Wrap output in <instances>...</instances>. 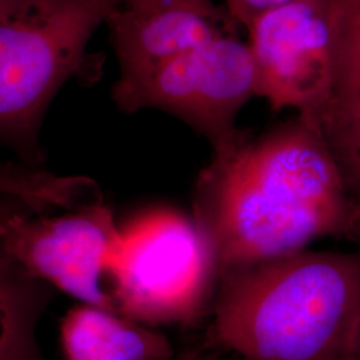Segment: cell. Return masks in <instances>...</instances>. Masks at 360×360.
Segmentation results:
<instances>
[{
    "label": "cell",
    "mask_w": 360,
    "mask_h": 360,
    "mask_svg": "<svg viewBox=\"0 0 360 360\" xmlns=\"http://www.w3.org/2000/svg\"><path fill=\"white\" fill-rule=\"evenodd\" d=\"M193 214L219 274L323 238L360 242L342 172L321 129L300 115L214 155L198 179Z\"/></svg>",
    "instance_id": "6da1fadb"
},
{
    "label": "cell",
    "mask_w": 360,
    "mask_h": 360,
    "mask_svg": "<svg viewBox=\"0 0 360 360\" xmlns=\"http://www.w3.org/2000/svg\"><path fill=\"white\" fill-rule=\"evenodd\" d=\"M207 345L239 360H356L360 252L311 251L219 274Z\"/></svg>",
    "instance_id": "7a4b0ae2"
},
{
    "label": "cell",
    "mask_w": 360,
    "mask_h": 360,
    "mask_svg": "<svg viewBox=\"0 0 360 360\" xmlns=\"http://www.w3.org/2000/svg\"><path fill=\"white\" fill-rule=\"evenodd\" d=\"M122 3L0 1V132L25 159L41 160L39 131L50 104L80 74L91 38Z\"/></svg>",
    "instance_id": "3957f363"
},
{
    "label": "cell",
    "mask_w": 360,
    "mask_h": 360,
    "mask_svg": "<svg viewBox=\"0 0 360 360\" xmlns=\"http://www.w3.org/2000/svg\"><path fill=\"white\" fill-rule=\"evenodd\" d=\"M119 314L147 323L188 322L214 300L217 259L195 220L160 210L122 230L108 267Z\"/></svg>",
    "instance_id": "277c9868"
},
{
    "label": "cell",
    "mask_w": 360,
    "mask_h": 360,
    "mask_svg": "<svg viewBox=\"0 0 360 360\" xmlns=\"http://www.w3.org/2000/svg\"><path fill=\"white\" fill-rule=\"evenodd\" d=\"M112 96L124 112L155 108L176 116L226 153L248 135L236 119L257 96V74L248 43L239 32L210 40L158 65L143 77L117 80Z\"/></svg>",
    "instance_id": "5b68a950"
},
{
    "label": "cell",
    "mask_w": 360,
    "mask_h": 360,
    "mask_svg": "<svg viewBox=\"0 0 360 360\" xmlns=\"http://www.w3.org/2000/svg\"><path fill=\"white\" fill-rule=\"evenodd\" d=\"M247 32L257 96L314 124L333 87L334 0H291L257 16Z\"/></svg>",
    "instance_id": "8992f818"
},
{
    "label": "cell",
    "mask_w": 360,
    "mask_h": 360,
    "mask_svg": "<svg viewBox=\"0 0 360 360\" xmlns=\"http://www.w3.org/2000/svg\"><path fill=\"white\" fill-rule=\"evenodd\" d=\"M112 211L101 200L58 217L20 214L1 220L3 257L84 304L119 312L102 276L120 242Z\"/></svg>",
    "instance_id": "52a82bcc"
},
{
    "label": "cell",
    "mask_w": 360,
    "mask_h": 360,
    "mask_svg": "<svg viewBox=\"0 0 360 360\" xmlns=\"http://www.w3.org/2000/svg\"><path fill=\"white\" fill-rule=\"evenodd\" d=\"M107 26L120 65L119 80L143 77L240 27L214 0H123Z\"/></svg>",
    "instance_id": "ba28073f"
},
{
    "label": "cell",
    "mask_w": 360,
    "mask_h": 360,
    "mask_svg": "<svg viewBox=\"0 0 360 360\" xmlns=\"http://www.w3.org/2000/svg\"><path fill=\"white\" fill-rule=\"evenodd\" d=\"M333 87L315 126L321 129L360 215V0H334Z\"/></svg>",
    "instance_id": "9c48e42d"
},
{
    "label": "cell",
    "mask_w": 360,
    "mask_h": 360,
    "mask_svg": "<svg viewBox=\"0 0 360 360\" xmlns=\"http://www.w3.org/2000/svg\"><path fill=\"white\" fill-rule=\"evenodd\" d=\"M60 335L67 360H168L174 355L165 335L90 304L68 311Z\"/></svg>",
    "instance_id": "30bf717a"
},
{
    "label": "cell",
    "mask_w": 360,
    "mask_h": 360,
    "mask_svg": "<svg viewBox=\"0 0 360 360\" xmlns=\"http://www.w3.org/2000/svg\"><path fill=\"white\" fill-rule=\"evenodd\" d=\"M291 0H224V6L236 23L247 30L262 13Z\"/></svg>",
    "instance_id": "8fae6325"
},
{
    "label": "cell",
    "mask_w": 360,
    "mask_h": 360,
    "mask_svg": "<svg viewBox=\"0 0 360 360\" xmlns=\"http://www.w3.org/2000/svg\"><path fill=\"white\" fill-rule=\"evenodd\" d=\"M219 351L220 349H218V348L211 347V346L207 345L206 342H203L199 346V348L183 351L179 360H230L221 359L220 355H219ZM232 358H233V360H239L236 359L235 356H232Z\"/></svg>",
    "instance_id": "7c38bea8"
},
{
    "label": "cell",
    "mask_w": 360,
    "mask_h": 360,
    "mask_svg": "<svg viewBox=\"0 0 360 360\" xmlns=\"http://www.w3.org/2000/svg\"><path fill=\"white\" fill-rule=\"evenodd\" d=\"M356 360H360V345H359V352H358V359Z\"/></svg>",
    "instance_id": "4fadbf2b"
},
{
    "label": "cell",
    "mask_w": 360,
    "mask_h": 360,
    "mask_svg": "<svg viewBox=\"0 0 360 360\" xmlns=\"http://www.w3.org/2000/svg\"><path fill=\"white\" fill-rule=\"evenodd\" d=\"M0 1H4V0H0Z\"/></svg>",
    "instance_id": "5bb4252c"
}]
</instances>
